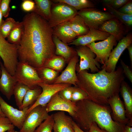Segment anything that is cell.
Wrapping results in <instances>:
<instances>
[{
  "label": "cell",
  "mask_w": 132,
  "mask_h": 132,
  "mask_svg": "<svg viewBox=\"0 0 132 132\" xmlns=\"http://www.w3.org/2000/svg\"><path fill=\"white\" fill-rule=\"evenodd\" d=\"M76 51L80 58L77 72L90 69L94 73L99 71L100 65L96 59V55L90 48L86 46H79Z\"/></svg>",
  "instance_id": "obj_10"
},
{
  "label": "cell",
  "mask_w": 132,
  "mask_h": 132,
  "mask_svg": "<svg viewBox=\"0 0 132 132\" xmlns=\"http://www.w3.org/2000/svg\"><path fill=\"white\" fill-rule=\"evenodd\" d=\"M14 76L17 82L26 85L30 89L34 88L43 82L36 69L23 61H19Z\"/></svg>",
  "instance_id": "obj_6"
},
{
  "label": "cell",
  "mask_w": 132,
  "mask_h": 132,
  "mask_svg": "<svg viewBox=\"0 0 132 132\" xmlns=\"http://www.w3.org/2000/svg\"><path fill=\"white\" fill-rule=\"evenodd\" d=\"M55 2H60L66 4L77 11L82 9L95 8V5L92 1L88 0H54Z\"/></svg>",
  "instance_id": "obj_28"
},
{
  "label": "cell",
  "mask_w": 132,
  "mask_h": 132,
  "mask_svg": "<svg viewBox=\"0 0 132 132\" xmlns=\"http://www.w3.org/2000/svg\"><path fill=\"white\" fill-rule=\"evenodd\" d=\"M69 22L71 29L76 34L77 37L86 34L89 30L82 18L78 14L75 16Z\"/></svg>",
  "instance_id": "obj_25"
},
{
  "label": "cell",
  "mask_w": 132,
  "mask_h": 132,
  "mask_svg": "<svg viewBox=\"0 0 132 132\" xmlns=\"http://www.w3.org/2000/svg\"><path fill=\"white\" fill-rule=\"evenodd\" d=\"M0 115L2 117H6L5 115L3 113L2 111L1 110V109L0 108Z\"/></svg>",
  "instance_id": "obj_48"
},
{
  "label": "cell",
  "mask_w": 132,
  "mask_h": 132,
  "mask_svg": "<svg viewBox=\"0 0 132 132\" xmlns=\"http://www.w3.org/2000/svg\"><path fill=\"white\" fill-rule=\"evenodd\" d=\"M23 23L17 22L16 24L7 37V41L10 43L18 45L22 38L23 31Z\"/></svg>",
  "instance_id": "obj_29"
},
{
  "label": "cell",
  "mask_w": 132,
  "mask_h": 132,
  "mask_svg": "<svg viewBox=\"0 0 132 132\" xmlns=\"http://www.w3.org/2000/svg\"><path fill=\"white\" fill-rule=\"evenodd\" d=\"M106 5L108 11L123 24L128 26H132V15H129L124 14L108 5Z\"/></svg>",
  "instance_id": "obj_32"
},
{
  "label": "cell",
  "mask_w": 132,
  "mask_h": 132,
  "mask_svg": "<svg viewBox=\"0 0 132 132\" xmlns=\"http://www.w3.org/2000/svg\"><path fill=\"white\" fill-rule=\"evenodd\" d=\"M17 132H19V131H17Z\"/></svg>",
  "instance_id": "obj_53"
},
{
  "label": "cell",
  "mask_w": 132,
  "mask_h": 132,
  "mask_svg": "<svg viewBox=\"0 0 132 132\" xmlns=\"http://www.w3.org/2000/svg\"><path fill=\"white\" fill-rule=\"evenodd\" d=\"M10 0H2L0 6V10L3 16L5 18L9 15L11 9L9 7Z\"/></svg>",
  "instance_id": "obj_39"
},
{
  "label": "cell",
  "mask_w": 132,
  "mask_h": 132,
  "mask_svg": "<svg viewBox=\"0 0 132 132\" xmlns=\"http://www.w3.org/2000/svg\"><path fill=\"white\" fill-rule=\"evenodd\" d=\"M117 40L111 35L102 41L93 42L87 45L96 55L97 61L104 65L106 63L114 46L117 44Z\"/></svg>",
  "instance_id": "obj_8"
},
{
  "label": "cell",
  "mask_w": 132,
  "mask_h": 132,
  "mask_svg": "<svg viewBox=\"0 0 132 132\" xmlns=\"http://www.w3.org/2000/svg\"><path fill=\"white\" fill-rule=\"evenodd\" d=\"M35 9L33 11L48 22L50 18L52 1L49 0H35Z\"/></svg>",
  "instance_id": "obj_24"
},
{
  "label": "cell",
  "mask_w": 132,
  "mask_h": 132,
  "mask_svg": "<svg viewBox=\"0 0 132 132\" xmlns=\"http://www.w3.org/2000/svg\"><path fill=\"white\" fill-rule=\"evenodd\" d=\"M73 87L70 86L63 89L58 92L60 96L64 100L71 101Z\"/></svg>",
  "instance_id": "obj_38"
},
{
  "label": "cell",
  "mask_w": 132,
  "mask_h": 132,
  "mask_svg": "<svg viewBox=\"0 0 132 132\" xmlns=\"http://www.w3.org/2000/svg\"><path fill=\"white\" fill-rule=\"evenodd\" d=\"M124 132H132V127L126 125Z\"/></svg>",
  "instance_id": "obj_46"
},
{
  "label": "cell",
  "mask_w": 132,
  "mask_h": 132,
  "mask_svg": "<svg viewBox=\"0 0 132 132\" xmlns=\"http://www.w3.org/2000/svg\"><path fill=\"white\" fill-rule=\"evenodd\" d=\"M117 10L126 14L132 15V0H130L129 2Z\"/></svg>",
  "instance_id": "obj_41"
},
{
  "label": "cell",
  "mask_w": 132,
  "mask_h": 132,
  "mask_svg": "<svg viewBox=\"0 0 132 132\" xmlns=\"http://www.w3.org/2000/svg\"><path fill=\"white\" fill-rule=\"evenodd\" d=\"M128 50L131 64H132V44L129 45L127 48Z\"/></svg>",
  "instance_id": "obj_45"
},
{
  "label": "cell",
  "mask_w": 132,
  "mask_h": 132,
  "mask_svg": "<svg viewBox=\"0 0 132 132\" xmlns=\"http://www.w3.org/2000/svg\"><path fill=\"white\" fill-rule=\"evenodd\" d=\"M14 127L6 117L0 118V132H5L14 129Z\"/></svg>",
  "instance_id": "obj_37"
},
{
  "label": "cell",
  "mask_w": 132,
  "mask_h": 132,
  "mask_svg": "<svg viewBox=\"0 0 132 132\" xmlns=\"http://www.w3.org/2000/svg\"><path fill=\"white\" fill-rule=\"evenodd\" d=\"M89 131L90 132H108L106 130L100 128L95 122L91 124Z\"/></svg>",
  "instance_id": "obj_43"
},
{
  "label": "cell",
  "mask_w": 132,
  "mask_h": 132,
  "mask_svg": "<svg viewBox=\"0 0 132 132\" xmlns=\"http://www.w3.org/2000/svg\"><path fill=\"white\" fill-rule=\"evenodd\" d=\"M7 132H17V131H15L14 129L8 131Z\"/></svg>",
  "instance_id": "obj_49"
},
{
  "label": "cell",
  "mask_w": 132,
  "mask_h": 132,
  "mask_svg": "<svg viewBox=\"0 0 132 132\" xmlns=\"http://www.w3.org/2000/svg\"><path fill=\"white\" fill-rule=\"evenodd\" d=\"M76 104V110L72 117L83 131H89L91 124L95 122L108 132H124L126 125L113 120L109 106L101 105L89 99L79 101Z\"/></svg>",
  "instance_id": "obj_3"
},
{
  "label": "cell",
  "mask_w": 132,
  "mask_h": 132,
  "mask_svg": "<svg viewBox=\"0 0 132 132\" xmlns=\"http://www.w3.org/2000/svg\"><path fill=\"white\" fill-rule=\"evenodd\" d=\"M119 92L124 100L126 116L130 121L132 122V91L129 86L124 80L121 84Z\"/></svg>",
  "instance_id": "obj_23"
},
{
  "label": "cell",
  "mask_w": 132,
  "mask_h": 132,
  "mask_svg": "<svg viewBox=\"0 0 132 132\" xmlns=\"http://www.w3.org/2000/svg\"><path fill=\"white\" fill-rule=\"evenodd\" d=\"M110 35L108 33L99 30L90 29L89 32L86 34L77 37L68 44L78 46H86L96 41H103Z\"/></svg>",
  "instance_id": "obj_20"
},
{
  "label": "cell",
  "mask_w": 132,
  "mask_h": 132,
  "mask_svg": "<svg viewBox=\"0 0 132 132\" xmlns=\"http://www.w3.org/2000/svg\"><path fill=\"white\" fill-rule=\"evenodd\" d=\"M85 99H89L87 93L77 86L73 87L71 101L76 103L79 101Z\"/></svg>",
  "instance_id": "obj_35"
},
{
  "label": "cell",
  "mask_w": 132,
  "mask_h": 132,
  "mask_svg": "<svg viewBox=\"0 0 132 132\" xmlns=\"http://www.w3.org/2000/svg\"><path fill=\"white\" fill-rule=\"evenodd\" d=\"M129 0H103L102 2L105 5H108L118 10L130 1Z\"/></svg>",
  "instance_id": "obj_36"
},
{
  "label": "cell",
  "mask_w": 132,
  "mask_h": 132,
  "mask_svg": "<svg viewBox=\"0 0 132 132\" xmlns=\"http://www.w3.org/2000/svg\"><path fill=\"white\" fill-rule=\"evenodd\" d=\"M38 75L43 81L47 84H52L58 77V72L51 69L43 67L36 69Z\"/></svg>",
  "instance_id": "obj_27"
},
{
  "label": "cell",
  "mask_w": 132,
  "mask_h": 132,
  "mask_svg": "<svg viewBox=\"0 0 132 132\" xmlns=\"http://www.w3.org/2000/svg\"><path fill=\"white\" fill-rule=\"evenodd\" d=\"M3 16L0 8V27L4 21L2 20Z\"/></svg>",
  "instance_id": "obj_47"
},
{
  "label": "cell",
  "mask_w": 132,
  "mask_h": 132,
  "mask_svg": "<svg viewBox=\"0 0 132 132\" xmlns=\"http://www.w3.org/2000/svg\"><path fill=\"white\" fill-rule=\"evenodd\" d=\"M17 22L12 18H7L0 27V33L4 38L7 37Z\"/></svg>",
  "instance_id": "obj_33"
},
{
  "label": "cell",
  "mask_w": 132,
  "mask_h": 132,
  "mask_svg": "<svg viewBox=\"0 0 132 132\" xmlns=\"http://www.w3.org/2000/svg\"><path fill=\"white\" fill-rule=\"evenodd\" d=\"M98 30L113 35L119 41L124 37L125 33L123 24L115 17L105 22Z\"/></svg>",
  "instance_id": "obj_18"
},
{
  "label": "cell",
  "mask_w": 132,
  "mask_h": 132,
  "mask_svg": "<svg viewBox=\"0 0 132 132\" xmlns=\"http://www.w3.org/2000/svg\"><path fill=\"white\" fill-rule=\"evenodd\" d=\"M78 58L77 54L71 59L66 67L57 77L53 84L66 83L77 86L78 79L76 70Z\"/></svg>",
  "instance_id": "obj_16"
},
{
  "label": "cell",
  "mask_w": 132,
  "mask_h": 132,
  "mask_svg": "<svg viewBox=\"0 0 132 132\" xmlns=\"http://www.w3.org/2000/svg\"><path fill=\"white\" fill-rule=\"evenodd\" d=\"M1 0H0V6L1 3Z\"/></svg>",
  "instance_id": "obj_51"
},
{
  "label": "cell",
  "mask_w": 132,
  "mask_h": 132,
  "mask_svg": "<svg viewBox=\"0 0 132 132\" xmlns=\"http://www.w3.org/2000/svg\"><path fill=\"white\" fill-rule=\"evenodd\" d=\"M0 67L1 71L0 77V91L9 100L13 95L14 88L17 81L14 76H12L9 73L1 62Z\"/></svg>",
  "instance_id": "obj_17"
},
{
  "label": "cell",
  "mask_w": 132,
  "mask_h": 132,
  "mask_svg": "<svg viewBox=\"0 0 132 132\" xmlns=\"http://www.w3.org/2000/svg\"><path fill=\"white\" fill-rule=\"evenodd\" d=\"M35 6L34 1L31 0H24L21 5L22 10L26 12H33Z\"/></svg>",
  "instance_id": "obj_40"
},
{
  "label": "cell",
  "mask_w": 132,
  "mask_h": 132,
  "mask_svg": "<svg viewBox=\"0 0 132 132\" xmlns=\"http://www.w3.org/2000/svg\"><path fill=\"white\" fill-rule=\"evenodd\" d=\"M54 121V132H74L73 120L65 112L59 111L53 114Z\"/></svg>",
  "instance_id": "obj_19"
},
{
  "label": "cell",
  "mask_w": 132,
  "mask_h": 132,
  "mask_svg": "<svg viewBox=\"0 0 132 132\" xmlns=\"http://www.w3.org/2000/svg\"><path fill=\"white\" fill-rule=\"evenodd\" d=\"M0 56L6 70L14 76L19 62L17 46L9 43L0 33Z\"/></svg>",
  "instance_id": "obj_4"
},
{
  "label": "cell",
  "mask_w": 132,
  "mask_h": 132,
  "mask_svg": "<svg viewBox=\"0 0 132 132\" xmlns=\"http://www.w3.org/2000/svg\"><path fill=\"white\" fill-rule=\"evenodd\" d=\"M30 89L28 86L17 82L14 87V95L17 106L20 108L22 106L24 98L27 91Z\"/></svg>",
  "instance_id": "obj_30"
},
{
  "label": "cell",
  "mask_w": 132,
  "mask_h": 132,
  "mask_svg": "<svg viewBox=\"0 0 132 132\" xmlns=\"http://www.w3.org/2000/svg\"><path fill=\"white\" fill-rule=\"evenodd\" d=\"M54 123L53 114H52L49 115L48 118L36 128L34 132H52Z\"/></svg>",
  "instance_id": "obj_34"
},
{
  "label": "cell",
  "mask_w": 132,
  "mask_h": 132,
  "mask_svg": "<svg viewBox=\"0 0 132 132\" xmlns=\"http://www.w3.org/2000/svg\"><path fill=\"white\" fill-rule=\"evenodd\" d=\"M66 62L65 60L62 57L55 55L45 62L44 67L58 72L63 69Z\"/></svg>",
  "instance_id": "obj_31"
},
{
  "label": "cell",
  "mask_w": 132,
  "mask_h": 132,
  "mask_svg": "<svg viewBox=\"0 0 132 132\" xmlns=\"http://www.w3.org/2000/svg\"><path fill=\"white\" fill-rule=\"evenodd\" d=\"M52 28L53 35L65 44L70 43L77 37L71 29L69 21L60 24Z\"/></svg>",
  "instance_id": "obj_21"
},
{
  "label": "cell",
  "mask_w": 132,
  "mask_h": 132,
  "mask_svg": "<svg viewBox=\"0 0 132 132\" xmlns=\"http://www.w3.org/2000/svg\"><path fill=\"white\" fill-rule=\"evenodd\" d=\"M49 115L46 110V106L39 105L27 114L22 126L19 132H34L36 128Z\"/></svg>",
  "instance_id": "obj_9"
},
{
  "label": "cell",
  "mask_w": 132,
  "mask_h": 132,
  "mask_svg": "<svg viewBox=\"0 0 132 132\" xmlns=\"http://www.w3.org/2000/svg\"><path fill=\"white\" fill-rule=\"evenodd\" d=\"M77 14L81 16L90 29L98 30L105 22L114 18L109 12L103 11L95 8L81 10Z\"/></svg>",
  "instance_id": "obj_7"
},
{
  "label": "cell",
  "mask_w": 132,
  "mask_h": 132,
  "mask_svg": "<svg viewBox=\"0 0 132 132\" xmlns=\"http://www.w3.org/2000/svg\"><path fill=\"white\" fill-rule=\"evenodd\" d=\"M1 117H2L0 115V118H1Z\"/></svg>",
  "instance_id": "obj_52"
},
{
  "label": "cell",
  "mask_w": 132,
  "mask_h": 132,
  "mask_svg": "<svg viewBox=\"0 0 132 132\" xmlns=\"http://www.w3.org/2000/svg\"><path fill=\"white\" fill-rule=\"evenodd\" d=\"M22 21V36L17 45L19 61L35 69L42 67L55 55L53 28L48 21L33 12L26 15Z\"/></svg>",
  "instance_id": "obj_1"
},
{
  "label": "cell",
  "mask_w": 132,
  "mask_h": 132,
  "mask_svg": "<svg viewBox=\"0 0 132 132\" xmlns=\"http://www.w3.org/2000/svg\"><path fill=\"white\" fill-rule=\"evenodd\" d=\"M41 87L37 86L32 89H30L27 92L23 100L22 104L19 109L22 110L32 105L36 101L42 92Z\"/></svg>",
  "instance_id": "obj_26"
},
{
  "label": "cell",
  "mask_w": 132,
  "mask_h": 132,
  "mask_svg": "<svg viewBox=\"0 0 132 132\" xmlns=\"http://www.w3.org/2000/svg\"><path fill=\"white\" fill-rule=\"evenodd\" d=\"M73 125L74 130V132H90L89 131H84L81 129L73 121Z\"/></svg>",
  "instance_id": "obj_44"
},
{
  "label": "cell",
  "mask_w": 132,
  "mask_h": 132,
  "mask_svg": "<svg viewBox=\"0 0 132 132\" xmlns=\"http://www.w3.org/2000/svg\"><path fill=\"white\" fill-rule=\"evenodd\" d=\"M1 58L0 57V64L1 63ZM1 70L0 69V77L1 76Z\"/></svg>",
  "instance_id": "obj_50"
},
{
  "label": "cell",
  "mask_w": 132,
  "mask_h": 132,
  "mask_svg": "<svg viewBox=\"0 0 132 132\" xmlns=\"http://www.w3.org/2000/svg\"><path fill=\"white\" fill-rule=\"evenodd\" d=\"M29 108L22 110H18L8 104L0 96V108L1 110L12 124L20 130L22 126Z\"/></svg>",
  "instance_id": "obj_12"
},
{
  "label": "cell",
  "mask_w": 132,
  "mask_h": 132,
  "mask_svg": "<svg viewBox=\"0 0 132 132\" xmlns=\"http://www.w3.org/2000/svg\"><path fill=\"white\" fill-rule=\"evenodd\" d=\"M53 40L55 46V55L62 57L66 62L68 63L73 57L77 54L76 51L56 36L53 35Z\"/></svg>",
  "instance_id": "obj_22"
},
{
  "label": "cell",
  "mask_w": 132,
  "mask_h": 132,
  "mask_svg": "<svg viewBox=\"0 0 132 132\" xmlns=\"http://www.w3.org/2000/svg\"><path fill=\"white\" fill-rule=\"evenodd\" d=\"M119 94L113 96L108 101L111 110L112 117L116 122L132 126V123L126 116L125 108Z\"/></svg>",
  "instance_id": "obj_14"
},
{
  "label": "cell",
  "mask_w": 132,
  "mask_h": 132,
  "mask_svg": "<svg viewBox=\"0 0 132 132\" xmlns=\"http://www.w3.org/2000/svg\"><path fill=\"white\" fill-rule=\"evenodd\" d=\"M132 35L131 33L124 37L111 51L106 64L103 65L107 72H111L115 70L116 64L122 53L130 44H132Z\"/></svg>",
  "instance_id": "obj_13"
},
{
  "label": "cell",
  "mask_w": 132,
  "mask_h": 132,
  "mask_svg": "<svg viewBox=\"0 0 132 132\" xmlns=\"http://www.w3.org/2000/svg\"><path fill=\"white\" fill-rule=\"evenodd\" d=\"M53 3L52 5L51 16L48 22L52 28L60 24L69 21L77 14L78 11L65 3Z\"/></svg>",
  "instance_id": "obj_5"
},
{
  "label": "cell",
  "mask_w": 132,
  "mask_h": 132,
  "mask_svg": "<svg viewBox=\"0 0 132 132\" xmlns=\"http://www.w3.org/2000/svg\"><path fill=\"white\" fill-rule=\"evenodd\" d=\"M46 108L48 113L55 110L66 112L72 117L76 110L77 106L76 103L61 98L57 92L52 98L46 105Z\"/></svg>",
  "instance_id": "obj_15"
},
{
  "label": "cell",
  "mask_w": 132,
  "mask_h": 132,
  "mask_svg": "<svg viewBox=\"0 0 132 132\" xmlns=\"http://www.w3.org/2000/svg\"><path fill=\"white\" fill-rule=\"evenodd\" d=\"M71 85L66 83L48 84L43 82L39 83L38 86L41 88L42 92L36 102L27 110V114L33 109L37 106L40 105L46 106L55 94Z\"/></svg>",
  "instance_id": "obj_11"
},
{
  "label": "cell",
  "mask_w": 132,
  "mask_h": 132,
  "mask_svg": "<svg viewBox=\"0 0 132 132\" xmlns=\"http://www.w3.org/2000/svg\"><path fill=\"white\" fill-rule=\"evenodd\" d=\"M121 63L124 74H125L131 83H132V70L121 60Z\"/></svg>",
  "instance_id": "obj_42"
},
{
  "label": "cell",
  "mask_w": 132,
  "mask_h": 132,
  "mask_svg": "<svg viewBox=\"0 0 132 132\" xmlns=\"http://www.w3.org/2000/svg\"><path fill=\"white\" fill-rule=\"evenodd\" d=\"M76 86L85 92L89 99L96 103L109 105V99L119 93L121 85L124 80L122 67L113 72H107L104 68L95 73L87 70L77 72Z\"/></svg>",
  "instance_id": "obj_2"
}]
</instances>
